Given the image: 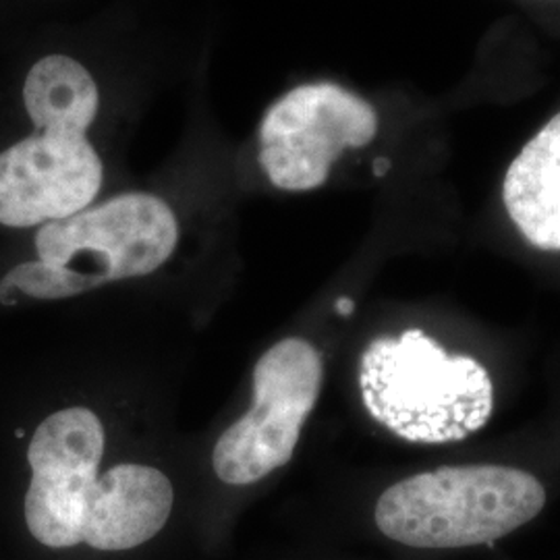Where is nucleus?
Segmentation results:
<instances>
[{
	"instance_id": "nucleus-1",
	"label": "nucleus",
	"mask_w": 560,
	"mask_h": 560,
	"mask_svg": "<svg viewBox=\"0 0 560 560\" xmlns=\"http://www.w3.org/2000/svg\"><path fill=\"white\" fill-rule=\"evenodd\" d=\"M360 388L370 416L416 444L463 441L494 409V386L480 361L448 355L421 330L372 340L361 355Z\"/></svg>"
},
{
	"instance_id": "nucleus-9",
	"label": "nucleus",
	"mask_w": 560,
	"mask_h": 560,
	"mask_svg": "<svg viewBox=\"0 0 560 560\" xmlns=\"http://www.w3.org/2000/svg\"><path fill=\"white\" fill-rule=\"evenodd\" d=\"M502 200L525 240L560 252V113L511 162Z\"/></svg>"
},
{
	"instance_id": "nucleus-2",
	"label": "nucleus",
	"mask_w": 560,
	"mask_h": 560,
	"mask_svg": "<svg viewBox=\"0 0 560 560\" xmlns=\"http://www.w3.org/2000/svg\"><path fill=\"white\" fill-rule=\"evenodd\" d=\"M546 504L538 478L515 467L465 465L423 471L382 492L374 520L402 546L453 550L501 540Z\"/></svg>"
},
{
	"instance_id": "nucleus-3",
	"label": "nucleus",
	"mask_w": 560,
	"mask_h": 560,
	"mask_svg": "<svg viewBox=\"0 0 560 560\" xmlns=\"http://www.w3.org/2000/svg\"><path fill=\"white\" fill-rule=\"evenodd\" d=\"M179 222L152 194H122L78 214L42 224L36 254L78 280L81 293L156 272L175 254Z\"/></svg>"
},
{
	"instance_id": "nucleus-11",
	"label": "nucleus",
	"mask_w": 560,
	"mask_h": 560,
	"mask_svg": "<svg viewBox=\"0 0 560 560\" xmlns=\"http://www.w3.org/2000/svg\"><path fill=\"white\" fill-rule=\"evenodd\" d=\"M335 310L339 312L340 316H351L353 314V310H355V303L353 301L349 300V298H340L339 301H337V305H335Z\"/></svg>"
},
{
	"instance_id": "nucleus-7",
	"label": "nucleus",
	"mask_w": 560,
	"mask_h": 560,
	"mask_svg": "<svg viewBox=\"0 0 560 560\" xmlns=\"http://www.w3.org/2000/svg\"><path fill=\"white\" fill-rule=\"evenodd\" d=\"M104 425L85 407L48 416L27 446L32 481L25 492L30 534L48 548L81 544V515L104 457Z\"/></svg>"
},
{
	"instance_id": "nucleus-8",
	"label": "nucleus",
	"mask_w": 560,
	"mask_h": 560,
	"mask_svg": "<svg viewBox=\"0 0 560 560\" xmlns=\"http://www.w3.org/2000/svg\"><path fill=\"white\" fill-rule=\"evenodd\" d=\"M175 490L161 469L125 463L92 483L81 515V544L102 552L152 540L173 513Z\"/></svg>"
},
{
	"instance_id": "nucleus-4",
	"label": "nucleus",
	"mask_w": 560,
	"mask_h": 560,
	"mask_svg": "<svg viewBox=\"0 0 560 560\" xmlns=\"http://www.w3.org/2000/svg\"><path fill=\"white\" fill-rule=\"evenodd\" d=\"M324 363L305 339H282L254 368L252 409L224 430L212 467L229 486L264 480L287 465L320 397Z\"/></svg>"
},
{
	"instance_id": "nucleus-10",
	"label": "nucleus",
	"mask_w": 560,
	"mask_h": 560,
	"mask_svg": "<svg viewBox=\"0 0 560 560\" xmlns=\"http://www.w3.org/2000/svg\"><path fill=\"white\" fill-rule=\"evenodd\" d=\"M23 106L34 127L46 122H81L92 127L98 117L101 92L80 60L48 55L25 78Z\"/></svg>"
},
{
	"instance_id": "nucleus-6",
	"label": "nucleus",
	"mask_w": 560,
	"mask_h": 560,
	"mask_svg": "<svg viewBox=\"0 0 560 560\" xmlns=\"http://www.w3.org/2000/svg\"><path fill=\"white\" fill-rule=\"evenodd\" d=\"M90 127L48 122L0 152V224L30 229L90 208L98 198L104 164Z\"/></svg>"
},
{
	"instance_id": "nucleus-5",
	"label": "nucleus",
	"mask_w": 560,
	"mask_h": 560,
	"mask_svg": "<svg viewBox=\"0 0 560 560\" xmlns=\"http://www.w3.org/2000/svg\"><path fill=\"white\" fill-rule=\"evenodd\" d=\"M376 133L378 115L370 102L332 81L303 83L261 119V168L282 191H312L345 150L368 145Z\"/></svg>"
}]
</instances>
